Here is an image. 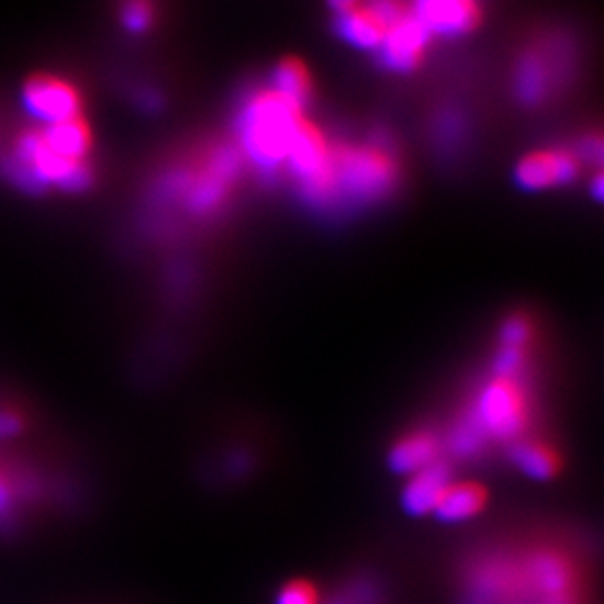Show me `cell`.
Returning a JSON list of instances; mask_svg holds the SVG:
<instances>
[{
  "mask_svg": "<svg viewBox=\"0 0 604 604\" xmlns=\"http://www.w3.org/2000/svg\"><path fill=\"white\" fill-rule=\"evenodd\" d=\"M280 94L305 108L313 92L312 75L307 65L298 57H286L275 71V87Z\"/></svg>",
  "mask_w": 604,
  "mask_h": 604,
  "instance_id": "14",
  "label": "cell"
},
{
  "mask_svg": "<svg viewBox=\"0 0 604 604\" xmlns=\"http://www.w3.org/2000/svg\"><path fill=\"white\" fill-rule=\"evenodd\" d=\"M513 460L521 470L536 480H548L560 468L556 450L538 440L516 443L513 446Z\"/></svg>",
  "mask_w": 604,
  "mask_h": 604,
  "instance_id": "15",
  "label": "cell"
},
{
  "mask_svg": "<svg viewBox=\"0 0 604 604\" xmlns=\"http://www.w3.org/2000/svg\"><path fill=\"white\" fill-rule=\"evenodd\" d=\"M485 503L488 493L480 483H450L435 513L446 523H462L481 513Z\"/></svg>",
  "mask_w": 604,
  "mask_h": 604,
  "instance_id": "12",
  "label": "cell"
},
{
  "mask_svg": "<svg viewBox=\"0 0 604 604\" xmlns=\"http://www.w3.org/2000/svg\"><path fill=\"white\" fill-rule=\"evenodd\" d=\"M450 483V471L445 463H430L427 468L415 471L403 491V507L407 508L411 515L435 513Z\"/></svg>",
  "mask_w": 604,
  "mask_h": 604,
  "instance_id": "9",
  "label": "cell"
},
{
  "mask_svg": "<svg viewBox=\"0 0 604 604\" xmlns=\"http://www.w3.org/2000/svg\"><path fill=\"white\" fill-rule=\"evenodd\" d=\"M528 421V398L516 376H495L481 391L476 425L480 430L507 438L525 428Z\"/></svg>",
  "mask_w": 604,
  "mask_h": 604,
  "instance_id": "3",
  "label": "cell"
},
{
  "mask_svg": "<svg viewBox=\"0 0 604 604\" xmlns=\"http://www.w3.org/2000/svg\"><path fill=\"white\" fill-rule=\"evenodd\" d=\"M337 190L358 200L385 194L398 180V163L382 145H343L333 149Z\"/></svg>",
  "mask_w": 604,
  "mask_h": 604,
  "instance_id": "2",
  "label": "cell"
},
{
  "mask_svg": "<svg viewBox=\"0 0 604 604\" xmlns=\"http://www.w3.org/2000/svg\"><path fill=\"white\" fill-rule=\"evenodd\" d=\"M122 22L130 32H143L152 24V7L145 2H130L122 10Z\"/></svg>",
  "mask_w": 604,
  "mask_h": 604,
  "instance_id": "20",
  "label": "cell"
},
{
  "mask_svg": "<svg viewBox=\"0 0 604 604\" xmlns=\"http://www.w3.org/2000/svg\"><path fill=\"white\" fill-rule=\"evenodd\" d=\"M20 430V418L7 411H0V436L16 435Z\"/></svg>",
  "mask_w": 604,
  "mask_h": 604,
  "instance_id": "22",
  "label": "cell"
},
{
  "mask_svg": "<svg viewBox=\"0 0 604 604\" xmlns=\"http://www.w3.org/2000/svg\"><path fill=\"white\" fill-rule=\"evenodd\" d=\"M430 37L427 27L413 16L410 7L407 14L398 20L383 37L380 47L383 63L393 71H413L423 59Z\"/></svg>",
  "mask_w": 604,
  "mask_h": 604,
  "instance_id": "7",
  "label": "cell"
},
{
  "mask_svg": "<svg viewBox=\"0 0 604 604\" xmlns=\"http://www.w3.org/2000/svg\"><path fill=\"white\" fill-rule=\"evenodd\" d=\"M276 604H320V599L310 583L292 581L280 591Z\"/></svg>",
  "mask_w": 604,
  "mask_h": 604,
  "instance_id": "19",
  "label": "cell"
},
{
  "mask_svg": "<svg viewBox=\"0 0 604 604\" xmlns=\"http://www.w3.org/2000/svg\"><path fill=\"white\" fill-rule=\"evenodd\" d=\"M24 107L45 125L69 122L79 118L80 100L71 85L59 79L40 77L24 89Z\"/></svg>",
  "mask_w": 604,
  "mask_h": 604,
  "instance_id": "6",
  "label": "cell"
},
{
  "mask_svg": "<svg viewBox=\"0 0 604 604\" xmlns=\"http://www.w3.org/2000/svg\"><path fill=\"white\" fill-rule=\"evenodd\" d=\"M533 335V327L526 317H511V320L503 325L501 331V340H503V347H516L525 348Z\"/></svg>",
  "mask_w": 604,
  "mask_h": 604,
  "instance_id": "18",
  "label": "cell"
},
{
  "mask_svg": "<svg viewBox=\"0 0 604 604\" xmlns=\"http://www.w3.org/2000/svg\"><path fill=\"white\" fill-rule=\"evenodd\" d=\"M410 7L395 0L388 2H338L337 12L338 32L348 44L362 49H380L383 37L398 20L407 14Z\"/></svg>",
  "mask_w": 604,
  "mask_h": 604,
  "instance_id": "4",
  "label": "cell"
},
{
  "mask_svg": "<svg viewBox=\"0 0 604 604\" xmlns=\"http://www.w3.org/2000/svg\"><path fill=\"white\" fill-rule=\"evenodd\" d=\"M303 108L278 90H260L241 116V142L247 157L260 167H278L288 159Z\"/></svg>",
  "mask_w": 604,
  "mask_h": 604,
  "instance_id": "1",
  "label": "cell"
},
{
  "mask_svg": "<svg viewBox=\"0 0 604 604\" xmlns=\"http://www.w3.org/2000/svg\"><path fill=\"white\" fill-rule=\"evenodd\" d=\"M544 87H546V69H544L543 59L538 57H526V61L518 72V90L521 97L534 102L543 97Z\"/></svg>",
  "mask_w": 604,
  "mask_h": 604,
  "instance_id": "16",
  "label": "cell"
},
{
  "mask_svg": "<svg viewBox=\"0 0 604 604\" xmlns=\"http://www.w3.org/2000/svg\"><path fill=\"white\" fill-rule=\"evenodd\" d=\"M413 16L430 36H460L480 24V4L470 0H428L411 4Z\"/></svg>",
  "mask_w": 604,
  "mask_h": 604,
  "instance_id": "8",
  "label": "cell"
},
{
  "mask_svg": "<svg viewBox=\"0 0 604 604\" xmlns=\"http://www.w3.org/2000/svg\"><path fill=\"white\" fill-rule=\"evenodd\" d=\"M42 137L47 149L63 159L82 160V157L89 153V127L82 124L79 118L69 122L45 125Z\"/></svg>",
  "mask_w": 604,
  "mask_h": 604,
  "instance_id": "13",
  "label": "cell"
},
{
  "mask_svg": "<svg viewBox=\"0 0 604 604\" xmlns=\"http://www.w3.org/2000/svg\"><path fill=\"white\" fill-rule=\"evenodd\" d=\"M237 170V155L232 152H222L215 157L212 169L205 172L188 192V205L194 212H208L222 200L227 182Z\"/></svg>",
  "mask_w": 604,
  "mask_h": 604,
  "instance_id": "10",
  "label": "cell"
},
{
  "mask_svg": "<svg viewBox=\"0 0 604 604\" xmlns=\"http://www.w3.org/2000/svg\"><path fill=\"white\" fill-rule=\"evenodd\" d=\"M90 182H92V175H90L89 167H85L80 160L67 172V177L63 178L59 188L65 192H82L90 187Z\"/></svg>",
  "mask_w": 604,
  "mask_h": 604,
  "instance_id": "21",
  "label": "cell"
},
{
  "mask_svg": "<svg viewBox=\"0 0 604 604\" xmlns=\"http://www.w3.org/2000/svg\"><path fill=\"white\" fill-rule=\"evenodd\" d=\"M2 172L10 178L12 184L26 190L30 194H42V192H45L49 188V184L45 182L44 178L37 175L34 167H30L26 163H20L14 157H9V159L4 160Z\"/></svg>",
  "mask_w": 604,
  "mask_h": 604,
  "instance_id": "17",
  "label": "cell"
},
{
  "mask_svg": "<svg viewBox=\"0 0 604 604\" xmlns=\"http://www.w3.org/2000/svg\"><path fill=\"white\" fill-rule=\"evenodd\" d=\"M438 440L430 433H415L401 438L398 445L391 448L390 463L395 471L415 473L438 462Z\"/></svg>",
  "mask_w": 604,
  "mask_h": 604,
  "instance_id": "11",
  "label": "cell"
},
{
  "mask_svg": "<svg viewBox=\"0 0 604 604\" xmlns=\"http://www.w3.org/2000/svg\"><path fill=\"white\" fill-rule=\"evenodd\" d=\"M581 165L579 157L569 149H538L528 153L516 165V182L526 190H546V188L568 184L578 177Z\"/></svg>",
  "mask_w": 604,
  "mask_h": 604,
  "instance_id": "5",
  "label": "cell"
}]
</instances>
